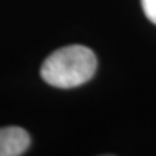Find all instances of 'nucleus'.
<instances>
[{
  "label": "nucleus",
  "mask_w": 156,
  "mask_h": 156,
  "mask_svg": "<svg viewBox=\"0 0 156 156\" xmlns=\"http://www.w3.org/2000/svg\"><path fill=\"white\" fill-rule=\"evenodd\" d=\"M97 69L94 52L83 45H69L51 54L41 68V77L56 88H75L90 81Z\"/></svg>",
  "instance_id": "obj_1"
},
{
  "label": "nucleus",
  "mask_w": 156,
  "mask_h": 156,
  "mask_svg": "<svg viewBox=\"0 0 156 156\" xmlns=\"http://www.w3.org/2000/svg\"><path fill=\"white\" fill-rule=\"evenodd\" d=\"M30 136L22 127L10 126L0 129V156H19L28 151Z\"/></svg>",
  "instance_id": "obj_2"
},
{
  "label": "nucleus",
  "mask_w": 156,
  "mask_h": 156,
  "mask_svg": "<svg viewBox=\"0 0 156 156\" xmlns=\"http://www.w3.org/2000/svg\"><path fill=\"white\" fill-rule=\"evenodd\" d=\"M142 7L146 17L156 25V0H142Z\"/></svg>",
  "instance_id": "obj_3"
}]
</instances>
